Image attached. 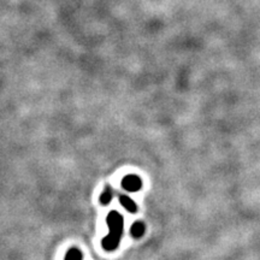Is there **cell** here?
Here are the masks:
<instances>
[{"instance_id": "6da1fadb", "label": "cell", "mask_w": 260, "mask_h": 260, "mask_svg": "<svg viewBox=\"0 0 260 260\" xmlns=\"http://www.w3.org/2000/svg\"><path fill=\"white\" fill-rule=\"evenodd\" d=\"M106 223H107L108 229H110V233L103 239L102 246L105 251L112 252L120 246L121 237L123 235V228H124V219H123L122 214L112 209V211L108 212L107 217H106Z\"/></svg>"}, {"instance_id": "7a4b0ae2", "label": "cell", "mask_w": 260, "mask_h": 260, "mask_svg": "<svg viewBox=\"0 0 260 260\" xmlns=\"http://www.w3.org/2000/svg\"><path fill=\"white\" fill-rule=\"evenodd\" d=\"M142 187V181L136 175H127L122 178V188L125 191L135 193L139 191Z\"/></svg>"}, {"instance_id": "3957f363", "label": "cell", "mask_w": 260, "mask_h": 260, "mask_svg": "<svg viewBox=\"0 0 260 260\" xmlns=\"http://www.w3.org/2000/svg\"><path fill=\"white\" fill-rule=\"evenodd\" d=\"M120 203H121V205L127 209L128 212H130V213H136V212H138V206H136V204L134 203L133 199L129 198V196L121 195Z\"/></svg>"}, {"instance_id": "277c9868", "label": "cell", "mask_w": 260, "mask_h": 260, "mask_svg": "<svg viewBox=\"0 0 260 260\" xmlns=\"http://www.w3.org/2000/svg\"><path fill=\"white\" fill-rule=\"evenodd\" d=\"M145 230H146V226L145 224L142 223V222H135V223L131 225L130 228V234L131 236L135 237V239H140V237L143 236V234H145Z\"/></svg>"}, {"instance_id": "5b68a950", "label": "cell", "mask_w": 260, "mask_h": 260, "mask_svg": "<svg viewBox=\"0 0 260 260\" xmlns=\"http://www.w3.org/2000/svg\"><path fill=\"white\" fill-rule=\"evenodd\" d=\"M112 189H111L110 186H106L104 191H103L102 195H100V204H102L103 206L108 205V204L111 203V200H112Z\"/></svg>"}, {"instance_id": "8992f818", "label": "cell", "mask_w": 260, "mask_h": 260, "mask_svg": "<svg viewBox=\"0 0 260 260\" xmlns=\"http://www.w3.org/2000/svg\"><path fill=\"white\" fill-rule=\"evenodd\" d=\"M64 260H82V253H81L80 249L72 247L67 252Z\"/></svg>"}]
</instances>
